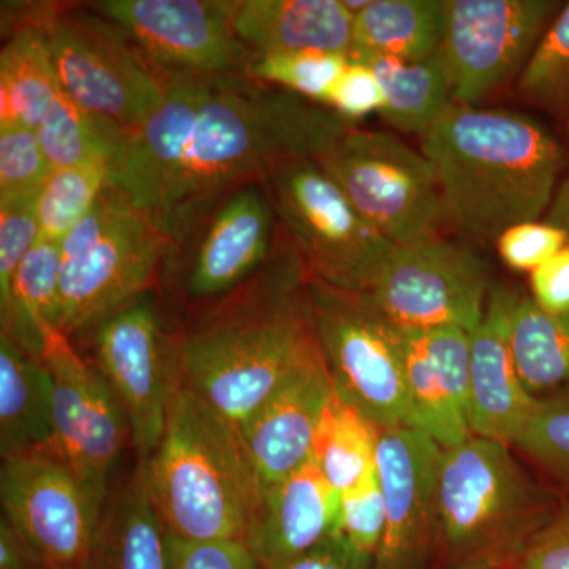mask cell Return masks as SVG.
<instances>
[{
  "label": "cell",
  "mask_w": 569,
  "mask_h": 569,
  "mask_svg": "<svg viewBox=\"0 0 569 569\" xmlns=\"http://www.w3.org/2000/svg\"><path fill=\"white\" fill-rule=\"evenodd\" d=\"M163 102L130 133L111 187L178 246L223 194L316 160L356 123L249 74H164Z\"/></svg>",
  "instance_id": "obj_1"
},
{
  "label": "cell",
  "mask_w": 569,
  "mask_h": 569,
  "mask_svg": "<svg viewBox=\"0 0 569 569\" xmlns=\"http://www.w3.org/2000/svg\"><path fill=\"white\" fill-rule=\"evenodd\" d=\"M306 276L296 249L272 253L176 340L179 383L238 429L316 350L307 291L301 295Z\"/></svg>",
  "instance_id": "obj_2"
},
{
  "label": "cell",
  "mask_w": 569,
  "mask_h": 569,
  "mask_svg": "<svg viewBox=\"0 0 569 569\" xmlns=\"http://www.w3.org/2000/svg\"><path fill=\"white\" fill-rule=\"evenodd\" d=\"M421 140L447 217L482 241L537 222L567 164L561 142L522 112L452 104Z\"/></svg>",
  "instance_id": "obj_3"
},
{
  "label": "cell",
  "mask_w": 569,
  "mask_h": 569,
  "mask_svg": "<svg viewBox=\"0 0 569 569\" xmlns=\"http://www.w3.org/2000/svg\"><path fill=\"white\" fill-rule=\"evenodd\" d=\"M141 467L168 533L247 541L264 490L241 432L179 380L162 441Z\"/></svg>",
  "instance_id": "obj_4"
},
{
  "label": "cell",
  "mask_w": 569,
  "mask_h": 569,
  "mask_svg": "<svg viewBox=\"0 0 569 569\" xmlns=\"http://www.w3.org/2000/svg\"><path fill=\"white\" fill-rule=\"evenodd\" d=\"M560 500L520 466L512 448L486 438L443 449L438 539L468 569L516 563Z\"/></svg>",
  "instance_id": "obj_5"
},
{
  "label": "cell",
  "mask_w": 569,
  "mask_h": 569,
  "mask_svg": "<svg viewBox=\"0 0 569 569\" xmlns=\"http://www.w3.org/2000/svg\"><path fill=\"white\" fill-rule=\"evenodd\" d=\"M171 253L173 244L151 217L110 187L61 241L59 331H88L151 290Z\"/></svg>",
  "instance_id": "obj_6"
},
{
  "label": "cell",
  "mask_w": 569,
  "mask_h": 569,
  "mask_svg": "<svg viewBox=\"0 0 569 569\" xmlns=\"http://www.w3.org/2000/svg\"><path fill=\"white\" fill-rule=\"evenodd\" d=\"M307 274L335 290L367 293L395 249L361 216L316 160H299L264 181Z\"/></svg>",
  "instance_id": "obj_7"
},
{
  "label": "cell",
  "mask_w": 569,
  "mask_h": 569,
  "mask_svg": "<svg viewBox=\"0 0 569 569\" xmlns=\"http://www.w3.org/2000/svg\"><path fill=\"white\" fill-rule=\"evenodd\" d=\"M310 321L337 395L378 429H411L402 337L366 293L309 279Z\"/></svg>",
  "instance_id": "obj_8"
},
{
  "label": "cell",
  "mask_w": 569,
  "mask_h": 569,
  "mask_svg": "<svg viewBox=\"0 0 569 569\" xmlns=\"http://www.w3.org/2000/svg\"><path fill=\"white\" fill-rule=\"evenodd\" d=\"M316 162L395 246L433 238L447 217L436 168L395 134L353 126Z\"/></svg>",
  "instance_id": "obj_9"
},
{
  "label": "cell",
  "mask_w": 569,
  "mask_h": 569,
  "mask_svg": "<svg viewBox=\"0 0 569 569\" xmlns=\"http://www.w3.org/2000/svg\"><path fill=\"white\" fill-rule=\"evenodd\" d=\"M47 40L62 92L82 110L132 133L163 102L167 77L129 33L89 7L59 10Z\"/></svg>",
  "instance_id": "obj_10"
},
{
  "label": "cell",
  "mask_w": 569,
  "mask_h": 569,
  "mask_svg": "<svg viewBox=\"0 0 569 569\" xmlns=\"http://www.w3.org/2000/svg\"><path fill=\"white\" fill-rule=\"evenodd\" d=\"M563 3L445 0L440 58L452 103L477 107L526 69Z\"/></svg>",
  "instance_id": "obj_11"
},
{
  "label": "cell",
  "mask_w": 569,
  "mask_h": 569,
  "mask_svg": "<svg viewBox=\"0 0 569 569\" xmlns=\"http://www.w3.org/2000/svg\"><path fill=\"white\" fill-rule=\"evenodd\" d=\"M366 295L399 328L471 335L488 307L489 268L468 247L433 236L396 246Z\"/></svg>",
  "instance_id": "obj_12"
},
{
  "label": "cell",
  "mask_w": 569,
  "mask_h": 569,
  "mask_svg": "<svg viewBox=\"0 0 569 569\" xmlns=\"http://www.w3.org/2000/svg\"><path fill=\"white\" fill-rule=\"evenodd\" d=\"M91 331L99 370L118 397L134 451L146 463L162 441L179 380L176 342L164 335L151 290Z\"/></svg>",
  "instance_id": "obj_13"
},
{
  "label": "cell",
  "mask_w": 569,
  "mask_h": 569,
  "mask_svg": "<svg viewBox=\"0 0 569 569\" xmlns=\"http://www.w3.org/2000/svg\"><path fill=\"white\" fill-rule=\"evenodd\" d=\"M41 359L52 378L54 456L103 511L112 468L130 438L129 422L102 372L81 358L70 337L44 329Z\"/></svg>",
  "instance_id": "obj_14"
},
{
  "label": "cell",
  "mask_w": 569,
  "mask_h": 569,
  "mask_svg": "<svg viewBox=\"0 0 569 569\" xmlns=\"http://www.w3.org/2000/svg\"><path fill=\"white\" fill-rule=\"evenodd\" d=\"M2 520L47 569H82L102 512L61 459L10 456L0 467Z\"/></svg>",
  "instance_id": "obj_15"
},
{
  "label": "cell",
  "mask_w": 569,
  "mask_h": 569,
  "mask_svg": "<svg viewBox=\"0 0 569 569\" xmlns=\"http://www.w3.org/2000/svg\"><path fill=\"white\" fill-rule=\"evenodd\" d=\"M89 9L129 33L163 74H247L253 56L227 0H103Z\"/></svg>",
  "instance_id": "obj_16"
},
{
  "label": "cell",
  "mask_w": 569,
  "mask_h": 569,
  "mask_svg": "<svg viewBox=\"0 0 569 569\" xmlns=\"http://www.w3.org/2000/svg\"><path fill=\"white\" fill-rule=\"evenodd\" d=\"M276 211L261 182L223 194L193 223L173 252L182 258L183 288L193 301L233 293L276 249Z\"/></svg>",
  "instance_id": "obj_17"
},
{
  "label": "cell",
  "mask_w": 569,
  "mask_h": 569,
  "mask_svg": "<svg viewBox=\"0 0 569 569\" xmlns=\"http://www.w3.org/2000/svg\"><path fill=\"white\" fill-rule=\"evenodd\" d=\"M443 448L408 427L380 430L377 475L387 505V530L377 569H422L438 541L437 486Z\"/></svg>",
  "instance_id": "obj_18"
},
{
  "label": "cell",
  "mask_w": 569,
  "mask_h": 569,
  "mask_svg": "<svg viewBox=\"0 0 569 569\" xmlns=\"http://www.w3.org/2000/svg\"><path fill=\"white\" fill-rule=\"evenodd\" d=\"M411 429L441 448L473 437L470 426V335L458 328H399Z\"/></svg>",
  "instance_id": "obj_19"
},
{
  "label": "cell",
  "mask_w": 569,
  "mask_h": 569,
  "mask_svg": "<svg viewBox=\"0 0 569 569\" xmlns=\"http://www.w3.org/2000/svg\"><path fill=\"white\" fill-rule=\"evenodd\" d=\"M332 392L335 385L317 342L316 350L239 429L263 490L312 458L318 426Z\"/></svg>",
  "instance_id": "obj_20"
},
{
  "label": "cell",
  "mask_w": 569,
  "mask_h": 569,
  "mask_svg": "<svg viewBox=\"0 0 569 569\" xmlns=\"http://www.w3.org/2000/svg\"><path fill=\"white\" fill-rule=\"evenodd\" d=\"M519 295L490 291L481 325L470 335V426L473 437L512 447L535 406L512 351V309Z\"/></svg>",
  "instance_id": "obj_21"
},
{
  "label": "cell",
  "mask_w": 569,
  "mask_h": 569,
  "mask_svg": "<svg viewBox=\"0 0 569 569\" xmlns=\"http://www.w3.org/2000/svg\"><path fill=\"white\" fill-rule=\"evenodd\" d=\"M340 493L316 459L264 490L247 546L263 569H277L323 542L339 527Z\"/></svg>",
  "instance_id": "obj_22"
},
{
  "label": "cell",
  "mask_w": 569,
  "mask_h": 569,
  "mask_svg": "<svg viewBox=\"0 0 569 569\" xmlns=\"http://www.w3.org/2000/svg\"><path fill=\"white\" fill-rule=\"evenodd\" d=\"M353 17L342 0H239L233 28L253 54L350 56Z\"/></svg>",
  "instance_id": "obj_23"
},
{
  "label": "cell",
  "mask_w": 569,
  "mask_h": 569,
  "mask_svg": "<svg viewBox=\"0 0 569 569\" xmlns=\"http://www.w3.org/2000/svg\"><path fill=\"white\" fill-rule=\"evenodd\" d=\"M0 452L54 456L52 378L40 356L0 335Z\"/></svg>",
  "instance_id": "obj_24"
},
{
  "label": "cell",
  "mask_w": 569,
  "mask_h": 569,
  "mask_svg": "<svg viewBox=\"0 0 569 569\" xmlns=\"http://www.w3.org/2000/svg\"><path fill=\"white\" fill-rule=\"evenodd\" d=\"M82 569H170V541L142 467L104 505Z\"/></svg>",
  "instance_id": "obj_25"
},
{
  "label": "cell",
  "mask_w": 569,
  "mask_h": 569,
  "mask_svg": "<svg viewBox=\"0 0 569 569\" xmlns=\"http://www.w3.org/2000/svg\"><path fill=\"white\" fill-rule=\"evenodd\" d=\"M445 0H370L353 17V61L421 62L440 52Z\"/></svg>",
  "instance_id": "obj_26"
},
{
  "label": "cell",
  "mask_w": 569,
  "mask_h": 569,
  "mask_svg": "<svg viewBox=\"0 0 569 569\" xmlns=\"http://www.w3.org/2000/svg\"><path fill=\"white\" fill-rule=\"evenodd\" d=\"M62 92L48 50L47 26L11 33L0 54V129L36 130Z\"/></svg>",
  "instance_id": "obj_27"
},
{
  "label": "cell",
  "mask_w": 569,
  "mask_h": 569,
  "mask_svg": "<svg viewBox=\"0 0 569 569\" xmlns=\"http://www.w3.org/2000/svg\"><path fill=\"white\" fill-rule=\"evenodd\" d=\"M61 277V242L39 239L18 268L9 309L0 313L3 335L40 358L44 329H58Z\"/></svg>",
  "instance_id": "obj_28"
},
{
  "label": "cell",
  "mask_w": 569,
  "mask_h": 569,
  "mask_svg": "<svg viewBox=\"0 0 569 569\" xmlns=\"http://www.w3.org/2000/svg\"><path fill=\"white\" fill-rule=\"evenodd\" d=\"M383 91L380 114L400 132L425 137L452 107L447 73L440 58L421 62L367 59Z\"/></svg>",
  "instance_id": "obj_29"
},
{
  "label": "cell",
  "mask_w": 569,
  "mask_h": 569,
  "mask_svg": "<svg viewBox=\"0 0 569 569\" xmlns=\"http://www.w3.org/2000/svg\"><path fill=\"white\" fill-rule=\"evenodd\" d=\"M511 340L519 376L535 399L569 389V312L548 313L519 296Z\"/></svg>",
  "instance_id": "obj_30"
},
{
  "label": "cell",
  "mask_w": 569,
  "mask_h": 569,
  "mask_svg": "<svg viewBox=\"0 0 569 569\" xmlns=\"http://www.w3.org/2000/svg\"><path fill=\"white\" fill-rule=\"evenodd\" d=\"M52 170L78 164L121 162L130 133L102 116L82 110L61 92L36 130Z\"/></svg>",
  "instance_id": "obj_31"
},
{
  "label": "cell",
  "mask_w": 569,
  "mask_h": 569,
  "mask_svg": "<svg viewBox=\"0 0 569 569\" xmlns=\"http://www.w3.org/2000/svg\"><path fill=\"white\" fill-rule=\"evenodd\" d=\"M380 429L336 389L318 426L312 458L326 481L342 493L372 473Z\"/></svg>",
  "instance_id": "obj_32"
},
{
  "label": "cell",
  "mask_w": 569,
  "mask_h": 569,
  "mask_svg": "<svg viewBox=\"0 0 569 569\" xmlns=\"http://www.w3.org/2000/svg\"><path fill=\"white\" fill-rule=\"evenodd\" d=\"M112 173L114 168L107 163L51 170L37 203L40 239L61 242L110 189Z\"/></svg>",
  "instance_id": "obj_33"
},
{
  "label": "cell",
  "mask_w": 569,
  "mask_h": 569,
  "mask_svg": "<svg viewBox=\"0 0 569 569\" xmlns=\"http://www.w3.org/2000/svg\"><path fill=\"white\" fill-rule=\"evenodd\" d=\"M518 91L527 103L545 111L569 134V2L519 74Z\"/></svg>",
  "instance_id": "obj_34"
},
{
  "label": "cell",
  "mask_w": 569,
  "mask_h": 569,
  "mask_svg": "<svg viewBox=\"0 0 569 569\" xmlns=\"http://www.w3.org/2000/svg\"><path fill=\"white\" fill-rule=\"evenodd\" d=\"M511 448L519 449L561 488L569 489V389L535 400Z\"/></svg>",
  "instance_id": "obj_35"
},
{
  "label": "cell",
  "mask_w": 569,
  "mask_h": 569,
  "mask_svg": "<svg viewBox=\"0 0 569 569\" xmlns=\"http://www.w3.org/2000/svg\"><path fill=\"white\" fill-rule=\"evenodd\" d=\"M348 61V56L320 51L253 54L247 74L254 81L276 86L328 107L332 88Z\"/></svg>",
  "instance_id": "obj_36"
},
{
  "label": "cell",
  "mask_w": 569,
  "mask_h": 569,
  "mask_svg": "<svg viewBox=\"0 0 569 569\" xmlns=\"http://www.w3.org/2000/svg\"><path fill=\"white\" fill-rule=\"evenodd\" d=\"M51 170L32 129H0V201L39 194Z\"/></svg>",
  "instance_id": "obj_37"
},
{
  "label": "cell",
  "mask_w": 569,
  "mask_h": 569,
  "mask_svg": "<svg viewBox=\"0 0 569 569\" xmlns=\"http://www.w3.org/2000/svg\"><path fill=\"white\" fill-rule=\"evenodd\" d=\"M387 530V505L377 468L353 488L340 493L337 531L366 559H376Z\"/></svg>",
  "instance_id": "obj_38"
},
{
  "label": "cell",
  "mask_w": 569,
  "mask_h": 569,
  "mask_svg": "<svg viewBox=\"0 0 569 569\" xmlns=\"http://www.w3.org/2000/svg\"><path fill=\"white\" fill-rule=\"evenodd\" d=\"M39 194L0 201V313L10 306L11 287L21 261L39 242Z\"/></svg>",
  "instance_id": "obj_39"
},
{
  "label": "cell",
  "mask_w": 569,
  "mask_h": 569,
  "mask_svg": "<svg viewBox=\"0 0 569 569\" xmlns=\"http://www.w3.org/2000/svg\"><path fill=\"white\" fill-rule=\"evenodd\" d=\"M501 260L515 271L533 272L569 244L568 234L556 224L527 222L515 224L497 239Z\"/></svg>",
  "instance_id": "obj_40"
},
{
  "label": "cell",
  "mask_w": 569,
  "mask_h": 569,
  "mask_svg": "<svg viewBox=\"0 0 569 569\" xmlns=\"http://www.w3.org/2000/svg\"><path fill=\"white\" fill-rule=\"evenodd\" d=\"M168 541L170 569H263L246 541H187L170 533Z\"/></svg>",
  "instance_id": "obj_41"
},
{
  "label": "cell",
  "mask_w": 569,
  "mask_h": 569,
  "mask_svg": "<svg viewBox=\"0 0 569 569\" xmlns=\"http://www.w3.org/2000/svg\"><path fill=\"white\" fill-rule=\"evenodd\" d=\"M328 108L353 123L370 112H380L383 108V91L370 66L350 59L332 88Z\"/></svg>",
  "instance_id": "obj_42"
},
{
  "label": "cell",
  "mask_w": 569,
  "mask_h": 569,
  "mask_svg": "<svg viewBox=\"0 0 569 569\" xmlns=\"http://www.w3.org/2000/svg\"><path fill=\"white\" fill-rule=\"evenodd\" d=\"M511 569H569V500H560L556 515Z\"/></svg>",
  "instance_id": "obj_43"
},
{
  "label": "cell",
  "mask_w": 569,
  "mask_h": 569,
  "mask_svg": "<svg viewBox=\"0 0 569 569\" xmlns=\"http://www.w3.org/2000/svg\"><path fill=\"white\" fill-rule=\"evenodd\" d=\"M535 305L548 313L569 312V244L530 272Z\"/></svg>",
  "instance_id": "obj_44"
},
{
  "label": "cell",
  "mask_w": 569,
  "mask_h": 569,
  "mask_svg": "<svg viewBox=\"0 0 569 569\" xmlns=\"http://www.w3.org/2000/svg\"><path fill=\"white\" fill-rule=\"evenodd\" d=\"M370 561L356 552L347 539L336 531L309 552L277 569H369Z\"/></svg>",
  "instance_id": "obj_45"
},
{
  "label": "cell",
  "mask_w": 569,
  "mask_h": 569,
  "mask_svg": "<svg viewBox=\"0 0 569 569\" xmlns=\"http://www.w3.org/2000/svg\"><path fill=\"white\" fill-rule=\"evenodd\" d=\"M546 222L559 227L560 230H563L565 233L568 234L569 239V174L565 178V181L560 183L559 189H557Z\"/></svg>",
  "instance_id": "obj_46"
},
{
  "label": "cell",
  "mask_w": 569,
  "mask_h": 569,
  "mask_svg": "<svg viewBox=\"0 0 569 569\" xmlns=\"http://www.w3.org/2000/svg\"><path fill=\"white\" fill-rule=\"evenodd\" d=\"M20 569H47V568L41 567L39 561H37L36 559H32V560H29L28 563H26L24 567H22Z\"/></svg>",
  "instance_id": "obj_47"
}]
</instances>
